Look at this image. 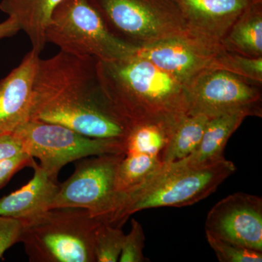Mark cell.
<instances>
[{
    "label": "cell",
    "instance_id": "cell-28",
    "mask_svg": "<svg viewBox=\"0 0 262 262\" xmlns=\"http://www.w3.org/2000/svg\"><path fill=\"white\" fill-rule=\"evenodd\" d=\"M19 31H20V29L16 21L8 18L3 23H0V39L13 37Z\"/></svg>",
    "mask_w": 262,
    "mask_h": 262
},
{
    "label": "cell",
    "instance_id": "cell-7",
    "mask_svg": "<svg viewBox=\"0 0 262 262\" xmlns=\"http://www.w3.org/2000/svg\"><path fill=\"white\" fill-rule=\"evenodd\" d=\"M14 134L21 141L24 152L37 158L39 166L56 180L60 170L72 162L96 155L125 152L124 141L89 137L53 122L29 120Z\"/></svg>",
    "mask_w": 262,
    "mask_h": 262
},
{
    "label": "cell",
    "instance_id": "cell-4",
    "mask_svg": "<svg viewBox=\"0 0 262 262\" xmlns=\"http://www.w3.org/2000/svg\"><path fill=\"white\" fill-rule=\"evenodd\" d=\"M23 222L20 242L32 262H96L94 237L103 223L87 210L58 208Z\"/></svg>",
    "mask_w": 262,
    "mask_h": 262
},
{
    "label": "cell",
    "instance_id": "cell-5",
    "mask_svg": "<svg viewBox=\"0 0 262 262\" xmlns=\"http://www.w3.org/2000/svg\"><path fill=\"white\" fill-rule=\"evenodd\" d=\"M46 37L61 51L101 61L125 58L139 50L115 37L89 0H62L52 13Z\"/></svg>",
    "mask_w": 262,
    "mask_h": 262
},
{
    "label": "cell",
    "instance_id": "cell-11",
    "mask_svg": "<svg viewBox=\"0 0 262 262\" xmlns=\"http://www.w3.org/2000/svg\"><path fill=\"white\" fill-rule=\"evenodd\" d=\"M223 49V46L207 44L187 32L148 45L137 53L185 84L202 71L213 69L217 55Z\"/></svg>",
    "mask_w": 262,
    "mask_h": 262
},
{
    "label": "cell",
    "instance_id": "cell-29",
    "mask_svg": "<svg viewBox=\"0 0 262 262\" xmlns=\"http://www.w3.org/2000/svg\"><path fill=\"white\" fill-rule=\"evenodd\" d=\"M253 1H262V0H253Z\"/></svg>",
    "mask_w": 262,
    "mask_h": 262
},
{
    "label": "cell",
    "instance_id": "cell-14",
    "mask_svg": "<svg viewBox=\"0 0 262 262\" xmlns=\"http://www.w3.org/2000/svg\"><path fill=\"white\" fill-rule=\"evenodd\" d=\"M31 168L34 170L32 180L0 199V215L24 220L50 210L59 184L34 160Z\"/></svg>",
    "mask_w": 262,
    "mask_h": 262
},
{
    "label": "cell",
    "instance_id": "cell-9",
    "mask_svg": "<svg viewBox=\"0 0 262 262\" xmlns=\"http://www.w3.org/2000/svg\"><path fill=\"white\" fill-rule=\"evenodd\" d=\"M185 84L189 113L209 117L229 113L262 117L261 84L228 71H202Z\"/></svg>",
    "mask_w": 262,
    "mask_h": 262
},
{
    "label": "cell",
    "instance_id": "cell-20",
    "mask_svg": "<svg viewBox=\"0 0 262 262\" xmlns=\"http://www.w3.org/2000/svg\"><path fill=\"white\" fill-rule=\"evenodd\" d=\"M159 156L146 154H125L117 168L115 187L125 193L137 187L162 166Z\"/></svg>",
    "mask_w": 262,
    "mask_h": 262
},
{
    "label": "cell",
    "instance_id": "cell-13",
    "mask_svg": "<svg viewBox=\"0 0 262 262\" xmlns=\"http://www.w3.org/2000/svg\"><path fill=\"white\" fill-rule=\"evenodd\" d=\"M39 53L32 49L0 80V136L13 134L30 118L33 86Z\"/></svg>",
    "mask_w": 262,
    "mask_h": 262
},
{
    "label": "cell",
    "instance_id": "cell-8",
    "mask_svg": "<svg viewBox=\"0 0 262 262\" xmlns=\"http://www.w3.org/2000/svg\"><path fill=\"white\" fill-rule=\"evenodd\" d=\"M125 152L110 153L77 160L73 174L62 184L50 209L80 208L103 223L116 211L121 194L115 187L117 167Z\"/></svg>",
    "mask_w": 262,
    "mask_h": 262
},
{
    "label": "cell",
    "instance_id": "cell-19",
    "mask_svg": "<svg viewBox=\"0 0 262 262\" xmlns=\"http://www.w3.org/2000/svg\"><path fill=\"white\" fill-rule=\"evenodd\" d=\"M177 124L144 122L133 125L125 141V154L138 153L161 158Z\"/></svg>",
    "mask_w": 262,
    "mask_h": 262
},
{
    "label": "cell",
    "instance_id": "cell-27",
    "mask_svg": "<svg viewBox=\"0 0 262 262\" xmlns=\"http://www.w3.org/2000/svg\"><path fill=\"white\" fill-rule=\"evenodd\" d=\"M22 152L24 151L21 141L16 134L13 133L0 136V160Z\"/></svg>",
    "mask_w": 262,
    "mask_h": 262
},
{
    "label": "cell",
    "instance_id": "cell-3",
    "mask_svg": "<svg viewBox=\"0 0 262 262\" xmlns=\"http://www.w3.org/2000/svg\"><path fill=\"white\" fill-rule=\"evenodd\" d=\"M236 171L225 159L206 166H192L185 159L163 163L145 182L121 193V201L110 225L121 227L134 213L161 207L192 206L215 192Z\"/></svg>",
    "mask_w": 262,
    "mask_h": 262
},
{
    "label": "cell",
    "instance_id": "cell-6",
    "mask_svg": "<svg viewBox=\"0 0 262 262\" xmlns=\"http://www.w3.org/2000/svg\"><path fill=\"white\" fill-rule=\"evenodd\" d=\"M115 37L138 49L187 33L174 0H89Z\"/></svg>",
    "mask_w": 262,
    "mask_h": 262
},
{
    "label": "cell",
    "instance_id": "cell-18",
    "mask_svg": "<svg viewBox=\"0 0 262 262\" xmlns=\"http://www.w3.org/2000/svg\"><path fill=\"white\" fill-rule=\"evenodd\" d=\"M211 117L204 114L188 113L177 124L161 155L163 163L184 159L199 146Z\"/></svg>",
    "mask_w": 262,
    "mask_h": 262
},
{
    "label": "cell",
    "instance_id": "cell-16",
    "mask_svg": "<svg viewBox=\"0 0 262 262\" xmlns=\"http://www.w3.org/2000/svg\"><path fill=\"white\" fill-rule=\"evenodd\" d=\"M247 115L229 113L211 117L203 133L199 146L192 155L184 158L192 166H206L225 160L224 151L229 139Z\"/></svg>",
    "mask_w": 262,
    "mask_h": 262
},
{
    "label": "cell",
    "instance_id": "cell-23",
    "mask_svg": "<svg viewBox=\"0 0 262 262\" xmlns=\"http://www.w3.org/2000/svg\"><path fill=\"white\" fill-rule=\"evenodd\" d=\"M206 239L221 262H261V251L243 247L216 238L206 232Z\"/></svg>",
    "mask_w": 262,
    "mask_h": 262
},
{
    "label": "cell",
    "instance_id": "cell-10",
    "mask_svg": "<svg viewBox=\"0 0 262 262\" xmlns=\"http://www.w3.org/2000/svg\"><path fill=\"white\" fill-rule=\"evenodd\" d=\"M205 227L216 238L262 252V198L229 194L210 210Z\"/></svg>",
    "mask_w": 262,
    "mask_h": 262
},
{
    "label": "cell",
    "instance_id": "cell-2",
    "mask_svg": "<svg viewBox=\"0 0 262 262\" xmlns=\"http://www.w3.org/2000/svg\"><path fill=\"white\" fill-rule=\"evenodd\" d=\"M100 83L113 106L130 125L178 123L189 111L185 84L137 52L97 62Z\"/></svg>",
    "mask_w": 262,
    "mask_h": 262
},
{
    "label": "cell",
    "instance_id": "cell-22",
    "mask_svg": "<svg viewBox=\"0 0 262 262\" xmlns=\"http://www.w3.org/2000/svg\"><path fill=\"white\" fill-rule=\"evenodd\" d=\"M125 235L121 227L106 223L98 226L94 237L96 262L118 261Z\"/></svg>",
    "mask_w": 262,
    "mask_h": 262
},
{
    "label": "cell",
    "instance_id": "cell-17",
    "mask_svg": "<svg viewBox=\"0 0 262 262\" xmlns=\"http://www.w3.org/2000/svg\"><path fill=\"white\" fill-rule=\"evenodd\" d=\"M222 46L248 58L262 57V1L250 0L222 39Z\"/></svg>",
    "mask_w": 262,
    "mask_h": 262
},
{
    "label": "cell",
    "instance_id": "cell-1",
    "mask_svg": "<svg viewBox=\"0 0 262 262\" xmlns=\"http://www.w3.org/2000/svg\"><path fill=\"white\" fill-rule=\"evenodd\" d=\"M97 62L63 51L39 58L29 120L60 124L95 139L125 142L132 125L103 92Z\"/></svg>",
    "mask_w": 262,
    "mask_h": 262
},
{
    "label": "cell",
    "instance_id": "cell-21",
    "mask_svg": "<svg viewBox=\"0 0 262 262\" xmlns=\"http://www.w3.org/2000/svg\"><path fill=\"white\" fill-rule=\"evenodd\" d=\"M213 69L228 71L262 84V57L248 58L224 48L217 55Z\"/></svg>",
    "mask_w": 262,
    "mask_h": 262
},
{
    "label": "cell",
    "instance_id": "cell-15",
    "mask_svg": "<svg viewBox=\"0 0 262 262\" xmlns=\"http://www.w3.org/2000/svg\"><path fill=\"white\" fill-rule=\"evenodd\" d=\"M62 0H2L0 10L18 24L38 53L46 46V32L52 13Z\"/></svg>",
    "mask_w": 262,
    "mask_h": 262
},
{
    "label": "cell",
    "instance_id": "cell-12",
    "mask_svg": "<svg viewBox=\"0 0 262 262\" xmlns=\"http://www.w3.org/2000/svg\"><path fill=\"white\" fill-rule=\"evenodd\" d=\"M174 1L182 12L188 34L213 46H222V39L250 3V0Z\"/></svg>",
    "mask_w": 262,
    "mask_h": 262
},
{
    "label": "cell",
    "instance_id": "cell-26",
    "mask_svg": "<svg viewBox=\"0 0 262 262\" xmlns=\"http://www.w3.org/2000/svg\"><path fill=\"white\" fill-rule=\"evenodd\" d=\"M34 158L25 152L0 160V189L6 185L19 170L26 167H31Z\"/></svg>",
    "mask_w": 262,
    "mask_h": 262
},
{
    "label": "cell",
    "instance_id": "cell-25",
    "mask_svg": "<svg viewBox=\"0 0 262 262\" xmlns=\"http://www.w3.org/2000/svg\"><path fill=\"white\" fill-rule=\"evenodd\" d=\"M22 230V220L0 215V259L7 250L20 242Z\"/></svg>",
    "mask_w": 262,
    "mask_h": 262
},
{
    "label": "cell",
    "instance_id": "cell-24",
    "mask_svg": "<svg viewBox=\"0 0 262 262\" xmlns=\"http://www.w3.org/2000/svg\"><path fill=\"white\" fill-rule=\"evenodd\" d=\"M130 232L125 234L119 261L145 262L149 258L144 255L145 235L141 224L135 219L131 220Z\"/></svg>",
    "mask_w": 262,
    "mask_h": 262
}]
</instances>
